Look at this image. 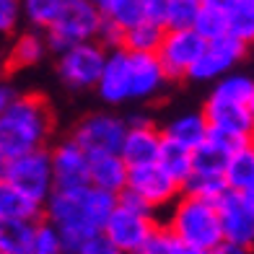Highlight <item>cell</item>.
<instances>
[{"label":"cell","mask_w":254,"mask_h":254,"mask_svg":"<svg viewBox=\"0 0 254 254\" xmlns=\"http://www.w3.org/2000/svg\"><path fill=\"white\" fill-rule=\"evenodd\" d=\"M114 202H117V194L104 192L94 184L52 190L50 197L44 200V218L60 231L65 252L70 254L80 241L101 234Z\"/></svg>","instance_id":"6da1fadb"},{"label":"cell","mask_w":254,"mask_h":254,"mask_svg":"<svg viewBox=\"0 0 254 254\" xmlns=\"http://www.w3.org/2000/svg\"><path fill=\"white\" fill-rule=\"evenodd\" d=\"M55 132V114L42 94H13L0 112V148L18 156L44 148Z\"/></svg>","instance_id":"7a4b0ae2"},{"label":"cell","mask_w":254,"mask_h":254,"mask_svg":"<svg viewBox=\"0 0 254 254\" xmlns=\"http://www.w3.org/2000/svg\"><path fill=\"white\" fill-rule=\"evenodd\" d=\"M252 88H254V78L234 70L213 80V88L202 104V114L207 125L254 137Z\"/></svg>","instance_id":"3957f363"},{"label":"cell","mask_w":254,"mask_h":254,"mask_svg":"<svg viewBox=\"0 0 254 254\" xmlns=\"http://www.w3.org/2000/svg\"><path fill=\"white\" fill-rule=\"evenodd\" d=\"M166 228L179 241H187V244L202 247V249H213L218 241H223L215 202L205 197H194V194L187 192H182L174 200V210H171Z\"/></svg>","instance_id":"277c9868"},{"label":"cell","mask_w":254,"mask_h":254,"mask_svg":"<svg viewBox=\"0 0 254 254\" xmlns=\"http://www.w3.org/2000/svg\"><path fill=\"white\" fill-rule=\"evenodd\" d=\"M156 226L158 223L153 218V210H148L145 205H140L127 192H120L109 218L104 221L101 234L122 254H137Z\"/></svg>","instance_id":"5b68a950"},{"label":"cell","mask_w":254,"mask_h":254,"mask_svg":"<svg viewBox=\"0 0 254 254\" xmlns=\"http://www.w3.org/2000/svg\"><path fill=\"white\" fill-rule=\"evenodd\" d=\"M99 24H101V8L94 0H65L60 13L44 29L50 52L57 55L70 44L96 39Z\"/></svg>","instance_id":"8992f818"},{"label":"cell","mask_w":254,"mask_h":254,"mask_svg":"<svg viewBox=\"0 0 254 254\" xmlns=\"http://www.w3.org/2000/svg\"><path fill=\"white\" fill-rule=\"evenodd\" d=\"M122 192L135 197L148 210H158L182 194V182H177L158 161H151L140 166H127V182Z\"/></svg>","instance_id":"52a82bcc"},{"label":"cell","mask_w":254,"mask_h":254,"mask_svg":"<svg viewBox=\"0 0 254 254\" xmlns=\"http://www.w3.org/2000/svg\"><path fill=\"white\" fill-rule=\"evenodd\" d=\"M104 57H107V47H101L96 39L70 44L63 52H57V78L70 91H88L96 86Z\"/></svg>","instance_id":"ba28073f"},{"label":"cell","mask_w":254,"mask_h":254,"mask_svg":"<svg viewBox=\"0 0 254 254\" xmlns=\"http://www.w3.org/2000/svg\"><path fill=\"white\" fill-rule=\"evenodd\" d=\"M127 130L125 117L114 112H91L80 117L73 127L70 137L83 148L88 156H101V153H120L122 137Z\"/></svg>","instance_id":"9c48e42d"},{"label":"cell","mask_w":254,"mask_h":254,"mask_svg":"<svg viewBox=\"0 0 254 254\" xmlns=\"http://www.w3.org/2000/svg\"><path fill=\"white\" fill-rule=\"evenodd\" d=\"M202 47H205V39L192 26L164 29V37H161L156 47V57L169 80H182L187 78L190 67L200 57Z\"/></svg>","instance_id":"30bf717a"},{"label":"cell","mask_w":254,"mask_h":254,"mask_svg":"<svg viewBox=\"0 0 254 254\" xmlns=\"http://www.w3.org/2000/svg\"><path fill=\"white\" fill-rule=\"evenodd\" d=\"M8 182H13L21 192H26L29 197L44 200L50 197V192L55 190V179H52V164H50V148H34V151L18 153L10 161V171H8Z\"/></svg>","instance_id":"8fae6325"},{"label":"cell","mask_w":254,"mask_h":254,"mask_svg":"<svg viewBox=\"0 0 254 254\" xmlns=\"http://www.w3.org/2000/svg\"><path fill=\"white\" fill-rule=\"evenodd\" d=\"M244 55H247V44L239 42L236 37H231V34L210 39V42H205V47L200 57L194 60V65L190 67L187 78L194 80V83H213L221 75L234 70L244 60Z\"/></svg>","instance_id":"7c38bea8"},{"label":"cell","mask_w":254,"mask_h":254,"mask_svg":"<svg viewBox=\"0 0 254 254\" xmlns=\"http://www.w3.org/2000/svg\"><path fill=\"white\" fill-rule=\"evenodd\" d=\"M96 94L104 104L109 107H120V104L130 101V60H127L125 47H112L107 50L101 73L96 78Z\"/></svg>","instance_id":"4fadbf2b"},{"label":"cell","mask_w":254,"mask_h":254,"mask_svg":"<svg viewBox=\"0 0 254 254\" xmlns=\"http://www.w3.org/2000/svg\"><path fill=\"white\" fill-rule=\"evenodd\" d=\"M215 207H218V221H221L223 241L252 249L254 247V218L247 210L244 200H241V192L226 190L215 200Z\"/></svg>","instance_id":"5bb4252c"},{"label":"cell","mask_w":254,"mask_h":254,"mask_svg":"<svg viewBox=\"0 0 254 254\" xmlns=\"http://www.w3.org/2000/svg\"><path fill=\"white\" fill-rule=\"evenodd\" d=\"M50 164H52L55 190L88 184V153L73 137H65L55 148H50Z\"/></svg>","instance_id":"9a60e30c"},{"label":"cell","mask_w":254,"mask_h":254,"mask_svg":"<svg viewBox=\"0 0 254 254\" xmlns=\"http://www.w3.org/2000/svg\"><path fill=\"white\" fill-rule=\"evenodd\" d=\"M127 60H130V99L132 101L156 99L169 83L156 52H127Z\"/></svg>","instance_id":"2e32d148"},{"label":"cell","mask_w":254,"mask_h":254,"mask_svg":"<svg viewBox=\"0 0 254 254\" xmlns=\"http://www.w3.org/2000/svg\"><path fill=\"white\" fill-rule=\"evenodd\" d=\"M161 140L164 135L153 122L145 125H127L122 145H120V156L127 166H140V164H151L158 158L161 151Z\"/></svg>","instance_id":"e0dca14e"},{"label":"cell","mask_w":254,"mask_h":254,"mask_svg":"<svg viewBox=\"0 0 254 254\" xmlns=\"http://www.w3.org/2000/svg\"><path fill=\"white\" fill-rule=\"evenodd\" d=\"M127 182V164L120 153H101V156H88V184L120 194Z\"/></svg>","instance_id":"ac0fdd59"},{"label":"cell","mask_w":254,"mask_h":254,"mask_svg":"<svg viewBox=\"0 0 254 254\" xmlns=\"http://www.w3.org/2000/svg\"><path fill=\"white\" fill-rule=\"evenodd\" d=\"M47 37L42 29H24L16 31V39L8 50V67L10 70H24V67H34L47 57Z\"/></svg>","instance_id":"d6986e66"},{"label":"cell","mask_w":254,"mask_h":254,"mask_svg":"<svg viewBox=\"0 0 254 254\" xmlns=\"http://www.w3.org/2000/svg\"><path fill=\"white\" fill-rule=\"evenodd\" d=\"M161 135L171 143H179L184 148H190V151H194V148L200 143H205V137H207V120H205L202 112L179 114V117H174L171 122L164 125Z\"/></svg>","instance_id":"ffe728a7"},{"label":"cell","mask_w":254,"mask_h":254,"mask_svg":"<svg viewBox=\"0 0 254 254\" xmlns=\"http://www.w3.org/2000/svg\"><path fill=\"white\" fill-rule=\"evenodd\" d=\"M44 215V205L39 200L21 192L13 182H0V218H18V221H34L37 223Z\"/></svg>","instance_id":"44dd1931"},{"label":"cell","mask_w":254,"mask_h":254,"mask_svg":"<svg viewBox=\"0 0 254 254\" xmlns=\"http://www.w3.org/2000/svg\"><path fill=\"white\" fill-rule=\"evenodd\" d=\"M223 182L234 192H244L254 187V140L236 148L234 153H228L223 166Z\"/></svg>","instance_id":"7402d4cb"},{"label":"cell","mask_w":254,"mask_h":254,"mask_svg":"<svg viewBox=\"0 0 254 254\" xmlns=\"http://www.w3.org/2000/svg\"><path fill=\"white\" fill-rule=\"evenodd\" d=\"M34 221L0 218V254H29Z\"/></svg>","instance_id":"603a6c76"},{"label":"cell","mask_w":254,"mask_h":254,"mask_svg":"<svg viewBox=\"0 0 254 254\" xmlns=\"http://www.w3.org/2000/svg\"><path fill=\"white\" fill-rule=\"evenodd\" d=\"M161 37H164V26L153 24V21H137V24L127 26L122 34V47L127 52H156Z\"/></svg>","instance_id":"cb8c5ba5"},{"label":"cell","mask_w":254,"mask_h":254,"mask_svg":"<svg viewBox=\"0 0 254 254\" xmlns=\"http://www.w3.org/2000/svg\"><path fill=\"white\" fill-rule=\"evenodd\" d=\"M158 164L164 166L171 177L177 182H184L192 174V151L184 148L179 143H171V140H161V151H158Z\"/></svg>","instance_id":"d4e9b609"},{"label":"cell","mask_w":254,"mask_h":254,"mask_svg":"<svg viewBox=\"0 0 254 254\" xmlns=\"http://www.w3.org/2000/svg\"><path fill=\"white\" fill-rule=\"evenodd\" d=\"M192 29L197 31L205 42L226 37L228 34V13L202 0L200 8H197V16H194V21H192Z\"/></svg>","instance_id":"484cf974"},{"label":"cell","mask_w":254,"mask_h":254,"mask_svg":"<svg viewBox=\"0 0 254 254\" xmlns=\"http://www.w3.org/2000/svg\"><path fill=\"white\" fill-rule=\"evenodd\" d=\"M65 0H21V13L31 29H47L60 13Z\"/></svg>","instance_id":"4316f807"},{"label":"cell","mask_w":254,"mask_h":254,"mask_svg":"<svg viewBox=\"0 0 254 254\" xmlns=\"http://www.w3.org/2000/svg\"><path fill=\"white\" fill-rule=\"evenodd\" d=\"M226 190L228 187L223 182V174H197V171H192V174L182 182V192L194 194V197L213 200V202L221 197Z\"/></svg>","instance_id":"83f0119b"},{"label":"cell","mask_w":254,"mask_h":254,"mask_svg":"<svg viewBox=\"0 0 254 254\" xmlns=\"http://www.w3.org/2000/svg\"><path fill=\"white\" fill-rule=\"evenodd\" d=\"M29 254H67L60 231H57L47 218L34 223V236H31Z\"/></svg>","instance_id":"f1b7e54d"},{"label":"cell","mask_w":254,"mask_h":254,"mask_svg":"<svg viewBox=\"0 0 254 254\" xmlns=\"http://www.w3.org/2000/svg\"><path fill=\"white\" fill-rule=\"evenodd\" d=\"M226 158H228L226 151H221L210 140H205L192 151V171H197V174H223Z\"/></svg>","instance_id":"f546056e"},{"label":"cell","mask_w":254,"mask_h":254,"mask_svg":"<svg viewBox=\"0 0 254 254\" xmlns=\"http://www.w3.org/2000/svg\"><path fill=\"white\" fill-rule=\"evenodd\" d=\"M101 13L112 18L117 26L127 29L143 21V0H109V3L101 5Z\"/></svg>","instance_id":"4dcf8cb0"},{"label":"cell","mask_w":254,"mask_h":254,"mask_svg":"<svg viewBox=\"0 0 254 254\" xmlns=\"http://www.w3.org/2000/svg\"><path fill=\"white\" fill-rule=\"evenodd\" d=\"M202 0H169V13H166V29H184L192 26L197 16Z\"/></svg>","instance_id":"1f68e13d"},{"label":"cell","mask_w":254,"mask_h":254,"mask_svg":"<svg viewBox=\"0 0 254 254\" xmlns=\"http://www.w3.org/2000/svg\"><path fill=\"white\" fill-rule=\"evenodd\" d=\"M174 249H177V236L166 226H156L137 254H174Z\"/></svg>","instance_id":"d6a6232c"},{"label":"cell","mask_w":254,"mask_h":254,"mask_svg":"<svg viewBox=\"0 0 254 254\" xmlns=\"http://www.w3.org/2000/svg\"><path fill=\"white\" fill-rule=\"evenodd\" d=\"M21 0H0V37H13L21 29Z\"/></svg>","instance_id":"836d02e7"},{"label":"cell","mask_w":254,"mask_h":254,"mask_svg":"<svg viewBox=\"0 0 254 254\" xmlns=\"http://www.w3.org/2000/svg\"><path fill=\"white\" fill-rule=\"evenodd\" d=\"M205 140H210L213 145H218V148H221V151H226V153H234L236 148L247 145L249 140H254V137H247V135H239V132L223 130V127L207 125V137H205Z\"/></svg>","instance_id":"e575fe53"},{"label":"cell","mask_w":254,"mask_h":254,"mask_svg":"<svg viewBox=\"0 0 254 254\" xmlns=\"http://www.w3.org/2000/svg\"><path fill=\"white\" fill-rule=\"evenodd\" d=\"M122 34H125L122 26H117L112 18H107L101 13V24H99V31H96V42L101 44V47H107V50L122 47Z\"/></svg>","instance_id":"d590c367"},{"label":"cell","mask_w":254,"mask_h":254,"mask_svg":"<svg viewBox=\"0 0 254 254\" xmlns=\"http://www.w3.org/2000/svg\"><path fill=\"white\" fill-rule=\"evenodd\" d=\"M70 254H122V252L114 247L104 234H94V236H88L86 241H80Z\"/></svg>","instance_id":"8d00e7d4"},{"label":"cell","mask_w":254,"mask_h":254,"mask_svg":"<svg viewBox=\"0 0 254 254\" xmlns=\"http://www.w3.org/2000/svg\"><path fill=\"white\" fill-rule=\"evenodd\" d=\"M166 13H169V0H143V18L166 29Z\"/></svg>","instance_id":"74e56055"},{"label":"cell","mask_w":254,"mask_h":254,"mask_svg":"<svg viewBox=\"0 0 254 254\" xmlns=\"http://www.w3.org/2000/svg\"><path fill=\"white\" fill-rule=\"evenodd\" d=\"M210 254H249V249L241 244H231V241H218L210 249Z\"/></svg>","instance_id":"f35d334b"},{"label":"cell","mask_w":254,"mask_h":254,"mask_svg":"<svg viewBox=\"0 0 254 254\" xmlns=\"http://www.w3.org/2000/svg\"><path fill=\"white\" fill-rule=\"evenodd\" d=\"M174 254H210V249H202V247H194V244H187V241H179L177 239Z\"/></svg>","instance_id":"ab89813d"},{"label":"cell","mask_w":254,"mask_h":254,"mask_svg":"<svg viewBox=\"0 0 254 254\" xmlns=\"http://www.w3.org/2000/svg\"><path fill=\"white\" fill-rule=\"evenodd\" d=\"M234 10H239L241 16H247V18L254 21V0H236Z\"/></svg>","instance_id":"60d3db41"},{"label":"cell","mask_w":254,"mask_h":254,"mask_svg":"<svg viewBox=\"0 0 254 254\" xmlns=\"http://www.w3.org/2000/svg\"><path fill=\"white\" fill-rule=\"evenodd\" d=\"M13 94H16V91L10 88L3 78H0V112H3V109H5V104H8L10 99H13Z\"/></svg>","instance_id":"b9f144b4"},{"label":"cell","mask_w":254,"mask_h":254,"mask_svg":"<svg viewBox=\"0 0 254 254\" xmlns=\"http://www.w3.org/2000/svg\"><path fill=\"white\" fill-rule=\"evenodd\" d=\"M10 161H13V156H8L3 148H0V182L8 179V171H10Z\"/></svg>","instance_id":"7bdbcfd3"},{"label":"cell","mask_w":254,"mask_h":254,"mask_svg":"<svg viewBox=\"0 0 254 254\" xmlns=\"http://www.w3.org/2000/svg\"><path fill=\"white\" fill-rule=\"evenodd\" d=\"M241 200H244L247 210H249V213H252V218H254V187H249V190L241 192Z\"/></svg>","instance_id":"ee69618b"},{"label":"cell","mask_w":254,"mask_h":254,"mask_svg":"<svg viewBox=\"0 0 254 254\" xmlns=\"http://www.w3.org/2000/svg\"><path fill=\"white\" fill-rule=\"evenodd\" d=\"M94 3H96V5H99V8H101V5H104V3H109V0H94Z\"/></svg>","instance_id":"f6af8a7d"},{"label":"cell","mask_w":254,"mask_h":254,"mask_svg":"<svg viewBox=\"0 0 254 254\" xmlns=\"http://www.w3.org/2000/svg\"><path fill=\"white\" fill-rule=\"evenodd\" d=\"M252 109H254V88H252Z\"/></svg>","instance_id":"bcb514c9"}]
</instances>
